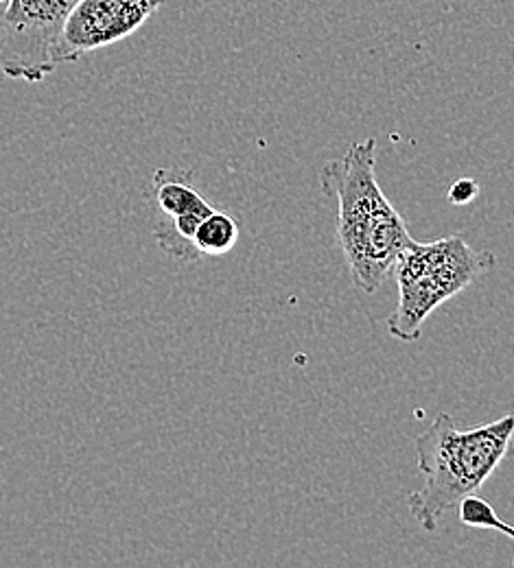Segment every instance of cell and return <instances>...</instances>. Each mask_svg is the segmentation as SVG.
I'll use <instances>...</instances> for the list:
<instances>
[{"instance_id": "7", "label": "cell", "mask_w": 514, "mask_h": 568, "mask_svg": "<svg viewBox=\"0 0 514 568\" xmlns=\"http://www.w3.org/2000/svg\"><path fill=\"white\" fill-rule=\"evenodd\" d=\"M239 241V221L232 214L213 211L209 214L198 232H195V247L204 256H223L228 254Z\"/></svg>"}, {"instance_id": "5", "label": "cell", "mask_w": 514, "mask_h": 568, "mask_svg": "<svg viewBox=\"0 0 514 568\" xmlns=\"http://www.w3.org/2000/svg\"><path fill=\"white\" fill-rule=\"evenodd\" d=\"M167 0H77L53 47V62L73 64L137 33Z\"/></svg>"}, {"instance_id": "1", "label": "cell", "mask_w": 514, "mask_h": 568, "mask_svg": "<svg viewBox=\"0 0 514 568\" xmlns=\"http://www.w3.org/2000/svg\"><path fill=\"white\" fill-rule=\"evenodd\" d=\"M320 186L324 197L335 202L337 243L353 284L372 295L414 243L405 219L376 182V141L351 142L340 160H326Z\"/></svg>"}, {"instance_id": "4", "label": "cell", "mask_w": 514, "mask_h": 568, "mask_svg": "<svg viewBox=\"0 0 514 568\" xmlns=\"http://www.w3.org/2000/svg\"><path fill=\"white\" fill-rule=\"evenodd\" d=\"M77 0H7L0 11V71L40 83L58 71L53 47Z\"/></svg>"}, {"instance_id": "2", "label": "cell", "mask_w": 514, "mask_h": 568, "mask_svg": "<svg viewBox=\"0 0 514 568\" xmlns=\"http://www.w3.org/2000/svg\"><path fill=\"white\" fill-rule=\"evenodd\" d=\"M514 414L486 425L460 428L449 414L416 439V464L425 477L423 488L407 497V509L416 523L434 534L442 516L468 495L482 493L491 475L513 448Z\"/></svg>"}, {"instance_id": "10", "label": "cell", "mask_w": 514, "mask_h": 568, "mask_svg": "<svg viewBox=\"0 0 514 568\" xmlns=\"http://www.w3.org/2000/svg\"><path fill=\"white\" fill-rule=\"evenodd\" d=\"M513 565H514V560H513Z\"/></svg>"}, {"instance_id": "6", "label": "cell", "mask_w": 514, "mask_h": 568, "mask_svg": "<svg viewBox=\"0 0 514 568\" xmlns=\"http://www.w3.org/2000/svg\"><path fill=\"white\" fill-rule=\"evenodd\" d=\"M149 197L158 211V219L206 216L215 209L195 191L193 171L189 169H158L149 182Z\"/></svg>"}, {"instance_id": "3", "label": "cell", "mask_w": 514, "mask_h": 568, "mask_svg": "<svg viewBox=\"0 0 514 568\" xmlns=\"http://www.w3.org/2000/svg\"><path fill=\"white\" fill-rule=\"evenodd\" d=\"M497 265L488 250H473L462 234L442 236L432 243L414 241L394 265L399 306L387 317V333L399 342H416L430 315L486 276Z\"/></svg>"}, {"instance_id": "8", "label": "cell", "mask_w": 514, "mask_h": 568, "mask_svg": "<svg viewBox=\"0 0 514 568\" xmlns=\"http://www.w3.org/2000/svg\"><path fill=\"white\" fill-rule=\"evenodd\" d=\"M457 518L468 525V527H475V529H495V531H502L504 536L513 538L514 540V527L504 523L497 511L493 509V505L482 497L480 493L477 495H468V497L462 498L457 505Z\"/></svg>"}, {"instance_id": "9", "label": "cell", "mask_w": 514, "mask_h": 568, "mask_svg": "<svg viewBox=\"0 0 514 568\" xmlns=\"http://www.w3.org/2000/svg\"><path fill=\"white\" fill-rule=\"evenodd\" d=\"M480 195V184L473 180V178H462V180H455L446 193L449 202L453 206H466L471 204L475 197Z\"/></svg>"}]
</instances>
